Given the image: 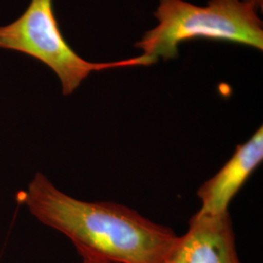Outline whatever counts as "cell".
I'll return each instance as SVG.
<instances>
[{
	"instance_id": "1",
	"label": "cell",
	"mask_w": 263,
	"mask_h": 263,
	"mask_svg": "<svg viewBox=\"0 0 263 263\" xmlns=\"http://www.w3.org/2000/svg\"><path fill=\"white\" fill-rule=\"evenodd\" d=\"M19 200L44 226L66 236L78 254L112 263H169L179 236L130 208L71 197L37 173Z\"/></svg>"
},
{
	"instance_id": "2",
	"label": "cell",
	"mask_w": 263,
	"mask_h": 263,
	"mask_svg": "<svg viewBox=\"0 0 263 263\" xmlns=\"http://www.w3.org/2000/svg\"><path fill=\"white\" fill-rule=\"evenodd\" d=\"M258 10L245 0H209L199 6L184 0H160L156 27L136 47L156 63L179 55L180 43L205 38L263 49V24Z\"/></svg>"
},
{
	"instance_id": "3",
	"label": "cell",
	"mask_w": 263,
	"mask_h": 263,
	"mask_svg": "<svg viewBox=\"0 0 263 263\" xmlns=\"http://www.w3.org/2000/svg\"><path fill=\"white\" fill-rule=\"evenodd\" d=\"M0 49L32 57L48 66L59 78L65 96L73 94L85 79L96 71L154 64L153 60L143 55L109 63L85 60L62 34L53 0H30L18 19L0 26Z\"/></svg>"
},
{
	"instance_id": "4",
	"label": "cell",
	"mask_w": 263,
	"mask_h": 263,
	"mask_svg": "<svg viewBox=\"0 0 263 263\" xmlns=\"http://www.w3.org/2000/svg\"><path fill=\"white\" fill-rule=\"evenodd\" d=\"M169 263H242L229 213H196L189 220L187 232L179 236Z\"/></svg>"
},
{
	"instance_id": "5",
	"label": "cell",
	"mask_w": 263,
	"mask_h": 263,
	"mask_svg": "<svg viewBox=\"0 0 263 263\" xmlns=\"http://www.w3.org/2000/svg\"><path fill=\"white\" fill-rule=\"evenodd\" d=\"M263 160V128L260 127L235 152L216 175L198 190L201 215L216 216L228 213V207Z\"/></svg>"
},
{
	"instance_id": "6",
	"label": "cell",
	"mask_w": 263,
	"mask_h": 263,
	"mask_svg": "<svg viewBox=\"0 0 263 263\" xmlns=\"http://www.w3.org/2000/svg\"><path fill=\"white\" fill-rule=\"evenodd\" d=\"M82 262L81 263H112L109 261H106L104 259L95 257V256H91V255H82Z\"/></svg>"
},
{
	"instance_id": "7",
	"label": "cell",
	"mask_w": 263,
	"mask_h": 263,
	"mask_svg": "<svg viewBox=\"0 0 263 263\" xmlns=\"http://www.w3.org/2000/svg\"><path fill=\"white\" fill-rule=\"evenodd\" d=\"M245 1H247V2L251 3L252 5H254V7L258 10V11L262 10L263 0H245Z\"/></svg>"
}]
</instances>
